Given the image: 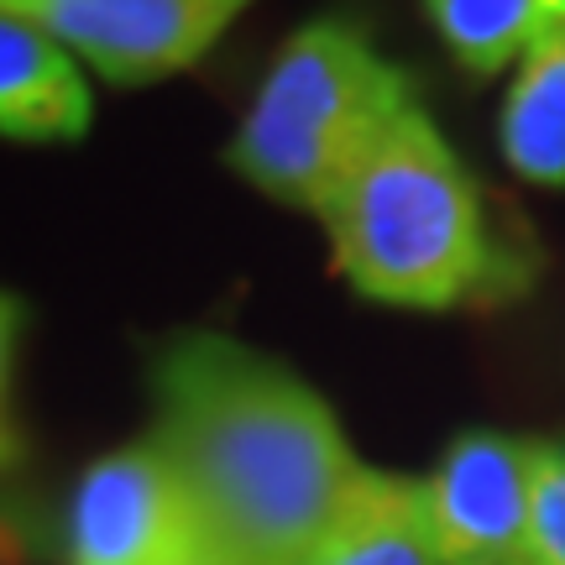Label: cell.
I'll return each instance as SVG.
<instances>
[{
  "label": "cell",
  "mask_w": 565,
  "mask_h": 565,
  "mask_svg": "<svg viewBox=\"0 0 565 565\" xmlns=\"http://www.w3.org/2000/svg\"><path fill=\"white\" fill-rule=\"evenodd\" d=\"M440 42L466 74L492 79L545 32V0H424Z\"/></svg>",
  "instance_id": "cell-10"
},
{
  "label": "cell",
  "mask_w": 565,
  "mask_h": 565,
  "mask_svg": "<svg viewBox=\"0 0 565 565\" xmlns=\"http://www.w3.org/2000/svg\"><path fill=\"white\" fill-rule=\"evenodd\" d=\"M503 158L519 179L540 189H565V32L545 26L524 53L508 84L503 121H498Z\"/></svg>",
  "instance_id": "cell-9"
},
{
  "label": "cell",
  "mask_w": 565,
  "mask_h": 565,
  "mask_svg": "<svg viewBox=\"0 0 565 565\" xmlns=\"http://www.w3.org/2000/svg\"><path fill=\"white\" fill-rule=\"evenodd\" d=\"M303 565H445L429 529L424 482L362 466L341 513L303 555Z\"/></svg>",
  "instance_id": "cell-8"
},
{
  "label": "cell",
  "mask_w": 565,
  "mask_h": 565,
  "mask_svg": "<svg viewBox=\"0 0 565 565\" xmlns=\"http://www.w3.org/2000/svg\"><path fill=\"white\" fill-rule=\"evenodd\" d=\"M320 221L335 267L372 303L440 315L513 299L534 278L529 252L498 236L477 173L424 105L398 116Z\"/></svg>",
  "instance_id": "cell-2"
},
{
  "label": "cell",
  "mask_w": 565,
  "mask_h": 565,
  "mask_svg": "<svg viewBox=\"0 0 565 565\" xmlns=\"http://www.w3.org/2000/svg\"><path fill=\"white\" fill-rule=\"evenodd\" d=\"M158 445L221 565H303L362 461L315 387L236 335L183 330L152 356Z\"/></svg>",
  "instance_id": "cell-1"
},
{
  "label": "cell",
  "mask_w": 565,
  "mask_h": 565,
  "mask_svg": "<svg viewBox=\"0 0 565 565\" xmlns=\"http://www.w3.org/2000/svg\"><path fill=\"white\" fill-rule=\"evenodd\" d=\"M408 105L414 79L345 17L303 21L267 63L225 162L267 200L324 215Z\"/></svg>",
  "instance_id": "cell-3"
},
{
  "label": "cell",
  "mask_w": 565,
  "mask_h": 565,
  "mask_svg": "<svg viewBox=\"0 0 565 565\" xmlns=\"http://www.w3.org/2000/svg\"><path fill=\"white\" fill-rule=\"evenodd\" d=\"M204 565H221V561H204Z\"/></svg>",
  "instance_id": "cell-15"
},
{
  "label": "cell",
  "mask_w": 565,
  "mask_h": 565,
  "mask_svg": "<svg viewBox=\"0 0 565 565\" xmlns=\"http://www.w3.org/2000/svg\"><path fill=\"white\" fill-rule=\"evenodd\" d=\"M21 330H26V303L17 294L0 288V398H6V383H11V366H17V345Z\"/></svg>",
  "instance_id": "cell-12"
},
{
  "label": "cell",
  "mask_w": 565,
  "mask_h": 565,
  "mask_svg": "<svg viewBox=\"0 0 565 565\" xmlns=\"http://www.w3.org/2000/svg\"><path fill=\"white\" fill-rule=\"evenodd\" d=\"M17 456H21V435L11 424V414H6V398H0V466H11Z\"/></svg>",
  "instance_id": "cell-13"
},
{
  "label": "cell",
  "mask_w": 565,
  "mask_h": 565,
  "mask_svg": "<svg viewBox=\"0 0 565 565\" xmlns=\"http://www.w3.org/2000/svg\"><path fill=\"white\" fill-rule=\"evenodd\" d=\"M545 26H561L565 32V0H545Z\"/></svg>",
  "instance_id": "cell-14"
},
{
  "label": "cell",
  "mask_w": 565,
  "mask_h": 565,
  "mask_svg": "<svg viewBox=\"0 0 565 565\" xmlns=\"http://www.w3.org/2000/svg\"><path fill=\"white\" fill-rule=\"evenodd\" d=\"M89 121L95 95L68 47H58L32 21L0 11V137L58 147L89 137Z\"/></svg>",
  "instance_id": "cell-7"
},
{
  "label": "cell",
  "mask_w": 565,
  "mask_h": 565,
  "mask_svg": "<svg viewBox=\"0 0 565 565\" xmlns=\"http://www.w3.org/2000/svg\"><path fill=\"white\" fill-rule=\"evenodd\" d=\"M252 0H0L6 17L42 26L110 84L183 74L225 38Z\"/></svg>",
  "instance_id": "cell-5"
},
{
  "label": "cell",
  "mask_w": 565,
  "mask_h": 565,
  "mask_svg": "<svg viewBox=\"0 0 565 565\" xmlns=\"http://www.w3.org/2000/svg\"><path fill=\"white\" fill-rule=\"evenodd\" d=\"M200 508L152 440L89 466L68 498V565H204Z\"/></svg>",
  "instance_id": "cell-4"
},
{
  "label": "cell",
  "mask_w": 565,
  "mask_h": 565,
  "mask_svg": "<svg viewBox=\"0 0 565 565\" xmlns=\"http://www.w3.org/2000/svg\"><path fill=\"white\" fill-rule=\"evenodd\" d=\"M534 565H565V440H534Z\"/></svg>",
  "instance_id": "cell-11"
},
{
  "label": "cell",
  "mask_w": 565,
  "mask_h": 565,
  "mask_svg": "<svg viewBox=\"0 0 565 565\" xmlns=\"http://www.w3.org/2000/svg\"><path fill=\"white\" fill-rule=\"evenodd\" d=\"M445 565H534V440L466 429L424 482Z\"/></svg>",
  "instance_id": "cell-6"
}]
</instances>
